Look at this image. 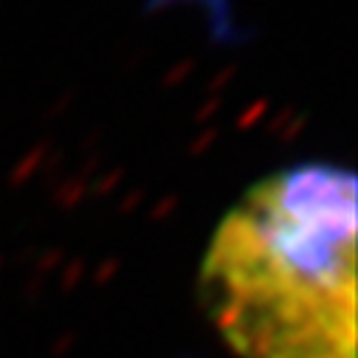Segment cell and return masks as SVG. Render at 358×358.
Returning <instances> with one entry per match:
<instances>
[{
	"instance_id": "1",
	"label": "cell",
	"mask_w": 358,
	"mask_h": 358,
	"mask_svg": "<svg viewBox=\"0 0 358 358\" xmlns=\"http://www.w3.org/2000/svg\"><path fill=\"white\" fill-rule=\"evenodd\" d=\"M201 308L237 358H355V175L285 166L217 223Z\"/></svg>"
}]
</instances>
